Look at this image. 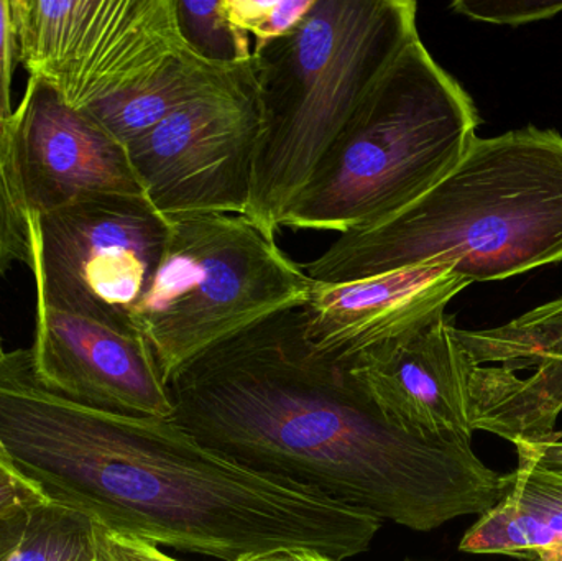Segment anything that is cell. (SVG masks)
I'll use <instances>...</instances> for the list:
<instances>
[{"label": "cell", "instance_id": "obj_1", "mask_svg": "<svg viewBox=\"0 0 562 561\" xmlns=\"http://www.w3.org/2000/svg\"><path fill=\"white\" fill-rule=\"evenodd\" d=\"M168 391L170 420L207 450L415 532L481 516L514 486L472 444L392 424L349 366L307 345L303 306L207 349Z\"/></svg>", "mask_w": 562, "mask_h": 561}, {"label": "cell", "instance_id": "obj_2", "mask_svg": "<svg viewBox=\"0 0 562 561\" xmlns=\"http://www.w3.org/2000/svg\"><path fill=\"white\" fill-rule=\"evenodd\" d=\"M0 445L48 503L121 536L224 561L369 552L382 523L311 487L239 467L170 418L128 417L40 384L29 349L0 358Z\"/></svg>", "mask_w": 562, "mask_h": 561}, {"label": "cell", "instance_id": "obj_3", "mask_svg": "<svg viewBox=\"0 0 562 561\" xmlns=\"http://www.w3.org/2000/svg\"><path fill=\"white\" fill-rule=\"evenodd\" d=\"M562 262V135L527 125L475 137L454 168L395 216L340 234L307 263L346 283L422 263L495 282Z\"/></svg>", "mask_w": 562, "mask_h": 561}, {"label": "cell", "instance_id": "obj_4", "mask_svg": "<svg viewBox=\"0 0 562 561\" xmlns=\"http://www.w3.org/2000/svg\"><path fill=\"white\" fill-rule=\"evenodd\" d=\"M413 0H316L303 22L256 46L260 134L246 217L276 239L294 198L373 82L418 36Z\"/></svg>", "mask_w": 562, "mask_h": 561}, {"label": "cell", "instance_id": "obj_5", "mask_svg": "<svg viewBox=\"0 0 562 561\" xmlns=\"http://www.w3.org/2000/svg\"><path fill=\"white\" fill-rule=\"evenodd\" d=\"M461 82L415 36L373 82L280 227L367 229L428 193L477 137Z\"/></svg>", "mask_w": 562, "mask_h": 561}, {"label": "cell", "instance_id": "obj_6", "mask_svg": "<svg viewBox=\"0 0 562 561\" xmlns=\"http://www.w3.org/2000/svg\"><path fill=\"white\" fill-rule=\"evenodd\" d=\"M165 220L170 233L164 257L132 323L168 385L207 349L303 306L314 282L246 216Z\"/></svg>", "mask_w": 562, "mask_h": 561}, {"label": "cell", "instance_id": "obj_7", "mask_svg": "<svg viewBox=\"0 0 562 561\" xmlns=\"http://www.w3.org/2000/svg\"><path fill=\"white\" fill-rule=\"evenodd\" d=\"M19 63L88 111L191 52L177 0H13Z\"/></svg>", "mask_w": 562, "mask_h": 561}, {"label": "cell", "instance_id": "obj_8", "mask_svg": "<svg viewBox=\"0 0 562 561\" xmlns=\"http://www.w3.org/2000/svg\"><path fill=\"white\" fill-rule=\"evenodd\" d=\"M260 134L252 59L127 145L145 197L164 217L246 216Z\"/></svg>", "mask_w": 562, "mask_h": 561}, {"label": "cell", "instance_id": "obj_9", "mask_svg": "<svg viewBox=\"0 0 562 561\" xmlns=\"http://www.w3.org/2000/svg\"><path fill=\"white\" fill-rule=\"evenodd\" d=\"M168 233V221L145 197H101L30 213L36 299L135 328L132 315L157 272Z\"/></svg>", "mask_w": 562, "mask_h": 561}, {"label": "cell", "instance_id": "obj_10", "mask_svg": "<svg viewBox=\"0 0 562 561\" xmlns=\"http://www.w3.org/2000/svg\"><path fill=\"white\" fill-rule=\"evenodd\" d=\"M33 372L76 404L128 417L170 418V391L147 339L132 326L56 308L36 299Z\"/></svg>", "mask_w": 562, "mask_h": 561}, {"label": "cell", "instance_id": "obj_11", "mask_svg": "<svg viewBox=\"0 0 562 561\" xmlns=\"http://www.w3.org/2000/svg\"><path fill=\"white\" fill-rule=\"evenodd\" d=\"M12 127L30 213L101 197H145L127 147L45 82L30 78Z\"/></svg>", "mask_w": 562, "mask_h": 561}, {"label": "cell", "instance_id": "obj_12", "mask_svg": "<svg viewBox=\"0 0 562 561\" xmlns=\"http://www.w3.org/2000/svg\"><path fill=\"white\" fill-rule=\"evenodd\" d=\"M469 285L449 263H422L346 283L314 282L303 305L304 338L317 355L349 364L425 328Z\"/></svg>", "mask_w": 562, "mask_h": 561}, {"label": "cell", "instance_id": "obj_13", "mask_svg": "<svg viewBox=\"0 0 562 561\" xmlns=\"http://www.w3.org/2000/svg\"><path fill=\"white\" fill-rule=\"evenodd\" d=\"M439 316L408 338L360 356L350 372L402 430L431 440L472 444L471 375L477 362Z\"/></svg>", "mask_w": 562, "mask_h": 561}, {"label": "cell", "instance_id": "obj_14", "mask_svg": "<svg viewBox=\"0 0 562 561\" xmlns=\"http://www.w3.org/2000/svg\"><path fill=\"white\" fill-rule=\"evenodd\" d=\"M514 486L479 516L459 550L527 561H562V471L517 447Z\"/></svg>", "mask_w": 562, "mask_h": 561}, {"label": "cell", "instance_id": "obj_15", "mask_svg": "<svg viewBox=\"0 0 562 561\" xmlns=\"http://www.w3.org/2000/svg\"><path fill=\"white\" fill-rule=\"evenodd\" d=\"M227 68L231 66L213 65L194 52L183 53L161 66L147 81L88 109V112L127 147L171 112L196 98Z\"/></svg>", "mask_w": 562, "mask_h": 561}, {"label": "cell", "instance_id": "obj_16", "mask_svg": "<svg viewBox=\"0 0 562 561\" xmlns=\"http://www.w3.org/2000/svg\"><path fill=\"white\" fill-rule=\"evenodd\" d=\"M94 524L52 503L0 520V561L95 559Z\"/></svg>", "mask_w": 562, "mask_h": 561}, {"label": "cell", "instance_id": "obj_17", "mask_svg": "<svg viewBox=\"0 0 562 561\" xmlns=\"http://www.w3.org/2000/svg\"><path fill=\"white\" fill-rule=\"evenodd\" d=\"M456 336L477 364L535 371L548 359H562V296L497 328H456Z\"/></svg>", "mask_w": 562, "mask_h": 561}, {"label": "cell", "instance_id": "obj_18", "mask_svg": "<svg viewBox=\"0 0 562 561\" xmlns=\"http://www.w3.org/2000/svg\"><path fill=\"white\" fill-rule=\"evenodd\" d=\"M177 16L184 43L200 58L220 66L243 65L252 59L249 35L231 22L224 0H177Z\"/></svg>", "mask_w": 562, "mask_h": 561}, {"label": "cell", "instance_id": "obj_19", "mask_svg": "<svg viewBox=\"0 0 562 561\" xmlns=\"http://www.w3.org/2000/svg\"><path fill=\"white\" fill-rule=\"evenodd\" d=\"M15 262L32 263V234L10 122L0 125V279Z\"/></svg>", "mask_w": 562, "mask_h": 561}, {"label": "cell", "instance_id": "obj_20", "mask_svg": "<svg viewBox=\"0 0 562 561\" xmlns=\"http://www.w3.org/2000/svg\"><path fill=\"white\" fill-rule=\"evenodd\" d=\"M314 2L316 0H224V9L237 29L256 36V46H262L293 32Z\"/></svg>", "mask_w": 562, "mask_h": 561}, {"label": "cell", "instance_id": "obj_21", "mask_svg": "<svg viewBox=\"0 0 562 561\" xmlns=\"http://www.w3.org/2000/svg\"><path fill=\"white\" fill-rule=\"evenodd\" d=\"M451 10L475 22L521 26L560 15L562 2L553 0H458Z\"/></svg>", "mask_w": 562, "mask_h": 561}, {"label": "cell", "instance_id": "obj_22", "mask_svg": "<svg viewBox=\"0 0 562 561\" xmlns=\"http://www.w3.org/2000/svg\"><path fill=\"white\" fill-rule=\"evenodd\" d=\"M19 61L15 25H13L12 2L0 0V125L12 122V81L15 63Z\"/></svg>", "mask_w": 562, "mask_h": 561}, {"label": "cell", "instance_id": "obj_23", "mask_svg": "<svg viewBox=\"0 0 562 561\" xmlns=\"http://www.w3.org/2000/svg\"><path fill=\"white\" fill-rule=\"evenodd\" d=\"M43 503L48 501L16 470L0 445V520Z\"/></svg>", "mask_w": 562, "mask_h": 561}, {"label": "cell", "instance_id": "obj_24", "mask_svg": "<svg viewBox=\"0 0 562 561\" xmlns=\"http://www.w3.org/2000/svg\"><path fill=\"white\" fill-rule=\"evenodd\" d=\"M95 553L104 561H180L161 552L155 543L121 536L94 526Z\"/></svg>", "mask_w": 562, "mask_h": 561}, {"label": "cell", "instance_id": "obj_25", "mask_svg": "<svg viewBox=\"0 0 562 561\" xmlns=\"http://www.w3.org/2000/svg\"><path fill=\"white\" fill-rule=\"evenodd\" d=\"M236 561H337L310 549H277L270 552L240 557Z\"/></svg>", "mask_w": 562, "mask_h": 561}, {"label": "cell", "instance_id": "obj_26", "mask_svg": "<svg viewBox=\"0 0 562 561\" xmlns=\"http://www.w3.org/2000/svg\"><path fill=\"white\" fill-rule=\"evenodd\" d=\"M515 447L527 448L541 463L562 471V440L541 441V444H517Z\"/></svg>", "mask_w": 562, "mask_h": 561}, {"label": "cell", "instance_id": "obj_27", "mask_svg": "<svg viewBox=\"0 0 562 561\" xmlns=\"http://www.w3.org/2000/svg\"><path fill=\"white\" fill-rule=\"evenodd\" d=\"M562 440V431H554L553 438L550 441H561Z\"/></svg>", "mask_w": 562, "mask_h": 561}, {"label": "cell", "instance_id": "obj_28", "mask_svg": "<svg viewBox=\"0 0 562 561\" xmlns=\"http://www.w3.org/2000/svg\"><path fill=\"white\" fill-rule=\"evenodd\" d=\"M3 352H5V351H3V348H2V338H0V356H2V355H3Z\"/></svg>", "mask_w": 562, "mask_h": 561}, {"label": "cell", "instance_id": "obj_29", "mask_svg": "<svg viewBox=\"0 0 562 561\" xmlns=\"http://www.w3.org/2000/svg\"><path fill=\"white\" fill-rule=\"evenodd\" d=\"M89 561H104L101 559V557L95 556V559L89 560Z\"/></svg>", "mask_w": 562, "mask_h": 561}]
</instances>
